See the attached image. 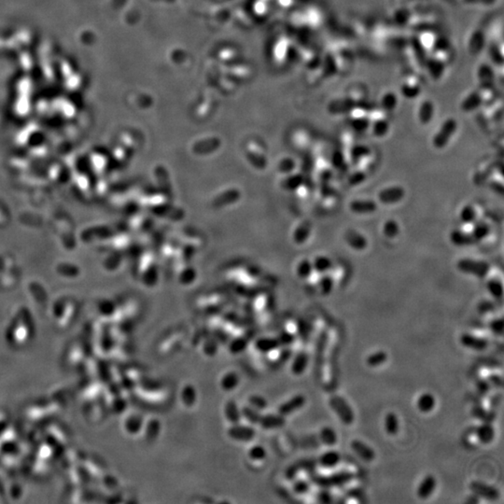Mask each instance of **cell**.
I'll return each mask as SVG.
<instances>
[{
	"mask_svg": "<svg viewBox=\"0 0 504 504\" xmlns=\"http://www.w3.org/2000/svg\"><path fill=\"white\" fill-rule=\"evenodd\" d=\"M356 474L351 471L342 470L330 475H315L313 482L319 489H337L343 488L354 480Z\"/></svg>",
	"mask_w": 504,
	"mask_h": 504,
	"instance_id": "cell-1",
	"label": "cell"
},
{
	"mask_svg": "<svg viewBox=\"0 0 504 504\" xmlns=\"http://www.w3.org/2000/svg\"><path fill=\"white\" fill-rule=\"evenodd\" d=\"M457 268L463 274L478 278H486L491 271V265L487 260L472 258H462L457 260Z\"/></svg>",
	"mask_w": 504,
	"mask_h": 504,
	"instance_id": "cell-2",
	"label": "cell"
},
{
	"mask_svg": "<svg viewBox=\"0 0 504 504\" xmlns=\"http://www.w3.org/2000/svg\"><path fill=\"white\" fill-rule=\"evenodd\" d=\"M329 405L344 425H351L354 422V412L345 398L333 395L329 400Z\"/></svg>",
	"mask_w": 504,
	"mask_h": 504,
	"instance_id": "cell-3",
	"label": "cell"
},
{
	"mask_svg": "<svg viewBox=\"0 0 504 504\" xmlns=\"http://www.w3.org/2000/svg\"><path fill=\"white\" fill-rule=\"evenodd\" d=\"M457 130V121L454 118L446 119L433 137V145L437 150L444 149Z\"/></svg>",
	"mask_w": 504,
	"mask_h": 504,
	"instance_id": "cell-4",
	"label": "cell"
},
{
	"mask_svg": "<svg viewBox=\"0 0 504 504\" xmlns=\"http://www.w3.org/2000/svg\"><path fill=\"white\" fill-rule=\"evenodd\" d=\"M227 434L229 438L233 441L237 442H251L253 441L256 435V431L254 426L250 425L246 422L243 424L241 421L237 424L230 425Z\"/></svg>",
	"mask_w": 504,
	"mask_h": 504,
	"instance_id": "cell-5",
	"label": "cell"
},
{
	"mask_svg": "<svg viewBox=\"0 0 504 504\" xmlns=\"http://www.w3.org/2000/svg\"><path fill=\"white\" fill-rule=\"evenodd\" d=\"M405 189L402 186L393 185L381 189L378 194L379 203L383 205H395L402 202L405 197Z\"/></svg>",
	"mask_w": 504,
	"mask_h": 504,
	"instance_id": "cell-6",
	"label": "cell"
},
{
	"mask_svg": "<svg viewBox=\"0 0 504 504\" xmlns=\"http://www.w3.org/2000/svg\"><path fill=\"white\" fill-rule=\"evenodd\" d=\"M470 489L472 490L473 494L476 495L479 499L489 502H496L501 497L499 489L491 485L479 481H473L470 484Z\"/></svg>",
	"mask_w": 504,
	"mask_h": 504,
	"instance_id": "cell-7",
	"label": "cell"
},
{
	"mask_svg": "<svg viewBox=\"0 0 504 504\" xmlns=\"http://www.w3.org/2000/svg\"><path fill=\"white\" fill-rule=\"evenodd\" d=\"M459 342L461 346L471 349L476 352H482L488 349L489 346V342L486 337H481L474 335L470 332H465L460 335Z\"/></svg>",
	"mask_w": 504,
	"mask_h": 504,
	"instance_id": "cell-8",
	"label": "cell"
},
{
	"mask_svg": "<svg viewBox=\"0 0 504 504\" xmlns=\"http://www.w3.org/2000/svg\"><path fill=\"white\" fill-rule=\"evenodd\" d=\"M307 402V399L303 394H297L284 402L277 409V413L283 417L291 416L293 413L302 409Z\"/></svg>",
	"mask_w": 504,
	"mask_h": 504,
	"instance_id": "cell-9",
	"label": "cell"
},
{
	"mask_svg": "<svg viewBox=\"0 0 504 504\" xmlns=\"http://www.w3.org/2000/svg\"><path fill=\"white\" fill-rule=\"evenodd\" d=\"M344 238L348 247L356 252H363L368 248V239L358 231L348 230Z\"/></svg>",
	"mask_w": 504,
	"mask_h": 504,
	"instance_id": "cell-10",
	"label": "cell"
},
{
	"mask_svg": "<svg viewBox=\"0 0 504 504\" xmlns=\"http://www.w3.org/2000/svg\"><path fill=\"white\" fill-rule=\"evenodd\" d=\"M349 209L358 215H368L378 210V204L372 199H355L349 203Z\"/></svg>",
	"mask_w": 504,
	"mask_h": 504,
	"instance_id": "cell-11",
	"label": "cell"
},
{
	"mask_svg": "<svg viewBox=\"0 0 504 504\" xmlns=\"http://www.w3.org/2000/svg\"><path fill=\"white\" fill-rule=\"evenodd\" d=\"M241 378L237 371L230 370L222 374L219 385L224 392H233L237 390L240 385Z\"/></svg>",
	"mask_w": 504,
	"mask_h": 504,
	"instance_id": "cell-12",
	"label": "cell"
},
{
	"mask_svg": "<svg viewBox=\"0 0 504 504\" xmlns=\"http://www.w3.org/2000/svg\"><path fill=\"white\" fill-rule=\"evenodd\" d=\"M309 361H310V357L307 351L301 350L299 352H297L292 358L291 366H290L292 375L296 376V377H300V376L304 375L308 369Z\"/></svg>",
	"mask_w": 504,
	"mask_h": 504,
	"instance_id": "cell-13",
	"label": "cell"
},
{
	"mask_svg": "<svg viewBox=\"0 0 504 504\" xmlns=\"http://www.w3.org/2000/svg\"><path fill=\"white\" fill-rule=\"evenodd\" d=\"M437 487V481L433 474H428L421 480L417 489V495L420 500H428L433 494Z\"/></svg>",
	"mask_w": 504,
	"mask_h": 504,
	"instance_id": "cell-14",
	"label": "cell"
},
{
	"mask_svg": "<svg viewBox=\"0 0 504 504\" xmlns=\"http://www.w3.org/2000/svg\"><path fill=\"white\" fill-rule=\"evenodd\" d=\"M280 347V344L277 340V337H270V336H263L257 339L254 343V348L255 350L260 354L268 355Z\"/></svg>",
	"mask_w": 504,
	"mask_h": 504,
	"instance_id": "cell-15",
	"label": "cell"
},
{
	"mask_svg": "<svg viewBox=\"0 0 504 504\" xmlns=\"http://www.w3.org/2000/svg\"><path fill=\"white\" fill-rule=\"evenodd\" d=\"M449 240H450L451 244L458 247V248L470 247V246L476 244L471 233L465 232L463 230H458V229H455L450 232Z\"/></svg>",
	"mask_w": 504,
	"mask_h": 504,
	"instance_id": "cell-16",
	"label": "cell"
},
{
	"mask_svg": "<svg viewBox=\"0 0 504 504\" xmlns=\"http://www.w3.org/2000/svg\"><path fill=\"white\" fill-rule=\"evenodd\" d=\"M341 460H342V457L338 451L330 449V450L323 452L322 454L319 456L318 459H317V464L319 465L323 469L331 470V469L336 468L341 463Z\"/></svg>",
	"mask_w": 504,
	"mask_h": 504,
	"instance_id": "cell-17",
	"label": "cell"
},
{
	"mask_svg": "<svg viewBox=\"0 0 504 504\" xmlns=\"http://www.w3.org/2000/svg\"><path fill=\"white\" fill-rule=\"evenodd\" d=\"M484 100L479 90H473L468 93L460 104V108L464 112H473L483 106Z\"/></svg>",
	"mask_w": 504,
	"mask_h": 504,
	"instance_id": "cell-18",
	"label": "cell"
},
{
	"mask_svg": "<svg viewBox=\"0 0 504 504\" xmlns=\"http://www.w3.org/2000/svg\"><path fill=\"white\" fill-rule=\"evenodd\" d=\"M286 424V418L280 414H267L265 416L261 415L259 426L265 431H273L281 429Z\"/></svg>",
	"mask_w": 504,
	"mask_h": 504,
	"instance_id": "cell-19",
	"label": "cell"
},
{
	"mask_svg": "<svg viewBox=\"0 0 504 504\" xmlns=\"http://www.w3.org/2000/svg\"><path fill=\"white\" fill-rule=\"evenodd\" d=\"M477 440L483 444H489L494 441L496 432L495 429L490 422H482L480 425L477 426L474 431Z\"/></svg>",
	"mask_w": 504,
	"mask_h": 504,
	"instance_id": "cell-20",
	"label": "cell"
},
{
	"mask_svg": "<svg viewBox=\"0 0 504 504\" xmlns=\"http://www.w3.org/2000/svg\"><path fill=\"white\" fill-rule=\"evenodd\" d=\"M350 447L355 454L366 462H371L376 458L375 450L361 440H353L350 443Z\"/></svg>",
	"mask_w": 504,
	"mask_h": 504,
	"instance_id": "cell-21",
	"label": "cell"
},
{
	"mask_svg": "<svg viewBox=\"0 0 504 504\" xmlns=\"http://www.w3.org/2000/svg\"><path fill=\"white\" fill-rule=\"evenodd\" d=\"M180 401L186 408H192L198 401L196 387L192 384H185L180 390Z\"/></svg>",
	"mask_w": 504,
	"mask_h": 504,
	"instance_id": "cell-22",
	"label": "cell"
},
{
	"mask_svg": "<svg viewBox=\"0 0 504 504\" xmlns=\"http://www.w3.org/2000/svg\"><path fill=\"white\" fill-rule=\"evenodd\" d=\"M402 93L407 98H415L420 90L419 79L416 75H408L402 81Z\"/></svg>",
	"mask_w": 504,
	"mask_h": 504,
	"instance_id": "cell-23",
	"label": "cell"
},
{
	"mask_svg": "<svg viewBox=\"0 0 504 504\" xmlns=\"http://www.w3.org/2000/svg\"><path fill=\"white\" fill-rule=\"evenodd\" d=\"M434 112H435V109H434V103L429 99H426L419 104L418 111V121L420 122L421 125H424V126L429 125L434 119Z\"/></svg>",
	"mask_w": 504,
	"mask_h": 504,
	"instance_id": "cell-24",
	"label": "cell"
},
{
	"mask_svg": "<svg viewBox=\"0 0 504 504\" xmlns=\"http://www.w3.org/2000/svg\"><path fill=\"white\" fill-rule=\"evenodd\" d=\"M223 414L224 418L230 423V425H234L242 421L241 408H239L237 402L233 401L226 402L223 408Z\"/></svg>",
	"mask_w": 504,
	"mask_h": 504,
	"instance_id": "cell-25",
	"label": "cell"
},
{
	"mask_svg": "<svg viewBox=\"0 0 504 504\" xmlns=\"http://www.w3.org/2000/svg\"><path fill=\"white\" fill-rule=\"evenodd\" d=\"M473 227L472 229V236L476 243L481 242L485 239H487L490 236L491 233V226L489 225L487 221H476L473 223Z\"/></svg>",
	"mask_w": 504,
	"mask_h": 504,
	"instance_id": "cell-26",
	"label": "cell"
},
{
	"mask_svg": "<svg viewBox=\"0 0 504 504\" xmlns=\"http://www.w3.org/2000/svg\"><path fill=\"white\" fill-rule=\"evenodd\" d=\"M436 406V399L434 394L430 392L422 393L418 398L417 408L423 414H429L434 411Z\"/></svg>",
	"mask_w": 504,
	"mask_h": 504,
	"instance_id": "cell-27",
	"label": "cell"
},
{
	"mask_svg": "<svg viewBox=\"0 0 504 504\" xmlns=\"http://www.w3.org/2000/svg\"><path fill=\"white\" fill-rule=\"evenodd\" d=\"M471 414L473 418L480 420L481 422H490L492 423L496 419V413L492 409H486L481 404L474 405Z\"/></svg>",
	"mask_w": 504,
	"mask_h": 504,
	"instance_id": "cell-28",
	"label": "cell"
},
{
	"mask_svg": "<svg viewBox=\"0 0 504 504\" xmlns=\"http://www.w3.org/2000/svg\"><path fill=\"white\" fill-rule=\"evenodd\" d=\"M247 456L252 462H261L267 457V449L260 443H254L248 449Z\"/></svg>",
	"mask_w": 504,
	"mask_h": 504,
	"instance_id": "cell-29",
	"label": "cell"
},
{
	"mask_svg": "<svg viewBox=\"0 0 504 504\" xmlns=\"http://www.w3.org/2000/svg\"><path fill=\"white\" fill-rule=\"evenodd\" d=\"M261 415H262V413L252 408V406H250L249 404L245 405L241 408L242 421H245L246 423H248L250 425H259Z\"/></svg>",
	"mask_w": 504,
	"mask_h": 504,
	"instance_id": "cell-30",
	"label": "cell"
},
{
	"mask_svg": "<svg viewBox=\"0 0 504 504\" xmlns=\"http://www.w3.org/2000/svg\"><path fill=\"white\" fill-rule=\"evenodd\" d=\"M477 78L483 85H493L495 72L488 63H483L477 69Z\"/></svg>",
	"mask_w": 504,
	"mask_h": 504,
	"instance_id": "cell-31",
	"label": "cell"
},
{
	"mask_svg": "<svg viewBox=\"0 0 504 504\" xmlns=\"http://www.w3.org/2000/svg\"><path fill=\"white\" fill-rule=\"evenodd\" d=\"M487 290L493 299L501 300L504 297V284L498 277H490L486 284Z\"/></svg>",
	"mask_w": 504,
	"mask_h": 504,
	"instance_id": "cell-32",
	"label": "cell"
},
{
	"mask_svg": "<svg viewBox=\"0 0 504 504\" xmlns=\"http://www.w3.org/2000/svg\"><path fill=\"white\" fill-rule=\"evenodd\" d=\"M372 154V150L370 147L364 144H356L352 146L349 150V156L352 161L356 163L361 162L363 159L369 157Z\"/></svg>",
	"mask_w": 504,
	"mask_h": 504,
	"instance_id": "cell-33",
	"label": "cell"
},
{
	"mask_svg": "<svg viewBox=\"0 0 504 504\" xmlns=\"http://www.w3.org/2000/svg\"><path fill=\"white\" fill-rule=\"evenodd\" d=\"M389 123L386 119L379 118L375 120L374 122L371 121L370 129L372 133L379 138L386 136L389 131Z\"/></svg>",
	"mask_w": 504,
	"mask_h": 504,
	"instance_id": "cell-34",
	"label": "cell"
},
{
	"mask_svg": "<svg viewBox=\"0 0 504 504\" xmlns=\"http://www.w3.org/2000/svg\"><path fill=\"white\" fill-rule=\"evenodd\" d=\"M249 347V340L244 336H237L230 340L228 350L231 354L240 355L244 353Z\"/></svg>",
	"mask_w": 504,
	"mask_h": 504,
	"instance_id": "cell-35",
	"label": "cell"
},
{
	"mask_svg": "<svg viewBox=\"0 0 504 504\" xmlns=\"http://www.w3.org/2000/svg\"><path fill=\"white\" fill-rule=\"evenodd\" d=\"M319 439L324 445L327 446H334L338 441V436L334 429L331 427L326 426L323 427L319 432Z\"/></svg>",
	"mask_w": 504,
	"mask_h": 504,
	"instance_id": "cell-36",
	"label": "cell"
},
{
	"mask_svg": "<svg viewBox=\"0 0 504 504\" xmlns=\"http://www.w3.org/2000/svg\"><path fill=\"white\" fill-rule=\"evenodd\" d=\"M144 418L141 415H133L126 420V431L130 434H137L144 429Z\"/></svg>",
	"mask_w": 504,
	"mask_h": 504,
	"instance_id": "cell-37",
	"label": "cell"
},
{
	"mask_svg": "<svg viewBox=\"0 0 504 504\" xmlns=\"http://www.w3.org/2000/svg\"><path fill=\"white\" fill-rule=\"evenodd\" d=\"M384 428L387 435L394 436L399 433L400 422L397 415L392 412L387 413L384 419Z\"/></svg>",
	"mask_w": 504,
	"mask_h": 504,
	"instance_id": "cell-38",
	"label": "cell"
},
{
	"mask_svg": "<svg viewBox=\"0 0 504 504\" xmlns=\"http://www.w3.org/2000/svg\"><path fill=\"white\" fill-rule=\"evenodd\" d=\"M367 114V113H366ZM361 115L357 117H351L349 121V125L355 132L363 133L370 129L371 119L367 115Z\"/></svg>",
	"mask_w": 504,
	"mask_h": 504,
	"instance_id": "cell-39",
	"label": "cell"
},
{
	"mask_svg": "<svg viewBox=\"0 0 504 504\" xmlns=\"http://www.w3.org/2000/svg\"><path fill=\"white\" fill-rule=\"evenodd\" d=\"M144 429H145L147 439L149 441H154L155 440H157L161 434V430H162L161 422L158 419L153 418V419L150 420L147 424L145 423Z\"/></svg>",
	"mask_w": 504,
	"mask_h": 504,
	"instance_id": "cell-40",
	"label": "cell"
},
{
	"mask_svg": "<svg viewBox=\"0 0 504 504\" xmlns=\"http://www.w3.org/2000/svg\"><path fill=\"white\" fill-rule=\"evenodd\" d=\"M478 213L473 205H466L459 212L460 221L464 224H473L477 220Z\"/></svg>",
	"mask_w": 504,
	"mask_h": 504,
	"instance_id": "cell-41",
	"label": "cell"
},
{
	"mask_svg": "<svg viewBox=\"0 0 504 504\" xmlns=\"http://www.w3.org/2000/svg\"><path fill=\"white\" fill-rule=\"evenodd\" d=\"M387 354L385 351L383 350H378L376 351L374 353L369 355L367 358H366V361L365 363L367 364V366H369L371 368H377L379 367L383 364H385L387 361Z\"/></svg>",
	"mask_w": 504,
	"mask_h": 504,
	"instance_id": "cell-42",
	"label": "cell"
},
{
	"mask_svg": "<svg viewBox=\"0 0 504 504\" xmlns=\"http://www.w3.org/2000/svg\"><path fill=\"white\" fill-rule=\"evenodd\" d=\"M398 105V98L393 92H386L384 93L381 101H380V108L384 111H393Z\"/></svg>",
	"mask_w": 504,
	"mask_h": 504,
	"instance_id": "cell-43",
	"label": "cell"
},
{
	"mask_svg": "<svg viewBox=\"0 0 504 504\" xmlns=\"http://www.w3.org/2000/svg\"><path fill=\"white\" fill-rule=\"evenodd\" d=\"M401 232L400 225L395 220H387L384 222L382 227L383 235L388 239H394L399 236Z\"/></svg>",
	"mask_w": 504,
	"mask_h": 504,
	"instance_id": "cell-44",
	"label": "cell"
},
{
	"mask_svg": "<svg viewBox=\"0 0 504 504\" xmlns=\"http://www.w3.org/2000/svg\"><path fill=\"white\" fill-rule=\"evenodd\" d=\"M332 267V261L328 256H318L315 258L313 268L319 274L328 273Z\"/></svg>",
	"mask_w": 504,
	"mask_h": 504,
	"instance_id": "cell-45",
	"label": "cell"
},
{
	"mask_svg": "<svg viewBox=\"0 0 504 504\" xmlns=\"http://www.w3.org/2000/svg\"><path fill=\"white\" fill-rule=\"evenodd\" d=\"M334 285H335L334 278L330 275H328L327 273L323 274V276L319 278V281H318V287H319L320 292L325 296L331 294L334 289Z\"/></svg>",
	"mask_w": 504,
	"mask_h": 504,
	"instance_id": "cell-46",
	"label": "cell"
},
{
	"mask_svg": "<svg viewBox=\"0 0 504 504\" xmlns=\"http://www.w3.org/2000/svg\"><path fill=\"white\" fill-rule=\"evenodd\" d=\"M437 36L432 32H425L421 34L419 38V43L423 51H432L435 48Z\"/></svg>",
	"mask_w": 504,
	"mask_h": 504,
	"instance_id": "cell-47",
	"label": "cell"
},
{
	"mask_svg": "<svg viewBox=\"0 0 504 504\" xmlns=\"http://www.w3.org/2000/svg\"><path fill=\"white\" fill-rule=\"evenodd\" d=\"M485 44V34L484 32L475 30L472 34V37L469 42V48L472 50L473 53H476L480 51V48L484 47Z\"/></svg>",
	"mask_w": 504,
	"mask_h": 504,
	"instance_id": "cell-48",
	"label": "cell"
},
{
	"mask_svg": "<svg viewBox=\"0 0 504 504\" xmlns=\"http://www.w3.org/2000/svg\"><path fill=\"white\" fill-rule=\"evenodd\" d=\"M367 180V174L364 170H356L347 178V184L351 187L362 185Z\"/></svg>",
	"mask_w": 504,
	"mask_h": 504,
	"instance_id": "cell-49",
	"label": "cell"
},
{
	"mask_svg": "<svg viewBox=\"0 0 504 504\" xmlns=\"http://www.w3.org/2000/svg\"><path fill=\"white\" fill-rule=\"evenodd\" d=\"M248 404L250 406H252V408L259 411L260 413H262V411L266 409L268 406V402L266 401V399L263 398L260 395H252L249 398Z\"/></svg>",
	"mask_w": 504,
	"mask_h": 504,
	"instance_id": "cell-50",
	"label": "cell"
},
{
	"mask_svg": "<svg viewBox=\"0 0 504 504\" xmlns=\"http://www.w3.org/2000/svg\"><path fill=\"white\" fill-rule=\"evenodd\" d=\"M310 489H311V484L305 479H297V480L294 481L292 484V491L298 496L307 495L310 491Z\"/></svg>",
	"mask_w": 504,
	"mask_h": 504,
	"instance_id": "cell-51",
	"label": "cell"
},
{
	"mask_svg": "<svg viewBox=\"0 0 504 504\" xmlns=\"http://www.w3.org/2000/svg\"><path fill=\"white\" fill-rule=\"evenodd\" d=\"M331 166L333 169L341 170L346 166V156L342 150H334L331 154Z\"/></svg>",
	"mask_w": 504,
	"mask_h": 504,
	"instance_id": "cell-52",
	"label": "cell"
},
{
	"mask_svg": "<svg viewBox=\"0 0 504 504\" xmlns=\"http://www.w3.org/2000/svg\"><path fill=\"white\" fill-rule=\"evenodd\" d=\"M315 500L319 504H329L335 503V497L328 489H320L315 494Z\"/></svg>",
	"mask_w": 504,
	"mask_h": 504,
	"instance_id": "cell-53",
	"label": "cell"
},
{
	"mask_svg": "<svg viewBox=\"0 0 504 504\" xmlns=\"http://www.w3.org/2000/svg\"><path fill=\"white\" fill-rule=\"evenodd\" d=\"M489 328L490 331L495 336H503L504 335V320L503 317H496L490 320L489 324Z\"/></svg>",
	"mask_w": 504,
	"mask_h": 504,
	"instance_id": "cell-54",
	"label": "cell"
},
{
	"mask_svg": "<svg viewBox=\"0 0 504 504\" xmlns=\"http://www.w3.org/2000/svg\"><path fill=\"white\" fill-rule=\"evenodd\" d=\"M295 339H296L295 334L289 331H282L277 336V340H278L281 347H288L292 346V344L295 342Z\"/></svg>",
	"mask_w": 504,
	"mask_h": 504,
	"instance_id": "cell-55",
	"label": "cell"
},
{
	"mask_svg": "<svg viewBox=\"0 0 504 504\" xmlns=\"http://www.w3.org/2000/svg\"><path fill=\"white\" fill-rule=\"evenodd\" d=\"M218 350H219V344L216 339H208L205 341V344L203 346V351H204L205 356L214 357L218 353Z\"/></svg>",
	"mask_w": 504,
	"mask_h": 504,
	"instance_id": "cell-56",
	"label": "cell"
},
{
	"mask_svg": "<svg viewBox=\"0 0 504 504\" xmlns=\"http://www.w3.org/2000/svg\"><path fill=\"white\" fill-rule=\"evenodd\" d=\"M495 304L489 300H485V301H482L480 304L477 306V311L482 314V315H485V314H489L491 313L495 310Z\"/></svg>",
	"mask_w": 504,
	"mask_h": 504,
	"instance_id": "cell-57",
	"label": "cell"
},
{
	"mask_svg": "<svg viewBox=\"0 0 504 504\" xmlns=\"http://www.w3.org/2000/svg\"><path fill=\"white\" fill-rule=\"evenodd\" d=\"M476 388L478 393L481 394L482 396H486L487 394H489L492 387L490 386L489 381L487 380V378L486 379L480 378L476 381Z\"/></svg>",
	"mask_w": 504,
	"mask_h": 504,
	"instance_id": "cell-58",
	"label": "cell"
},
{
	"mask_svg": "<svg viewBox=\"0 0 504 504\" xmlns=\"http://www.w3.org/2000/svg\"><path fill=\"white\" fill-rule=\"evenodd\" d=\"M313 270H314L313 264L308 260H305L300 264L299 275L302 277H308L312 275Z\"/></svg>",
	"mask_w": 504,
	"mask_h": 504,
	"instance_id": "cell-59",
	"label": "cell"
},
{
	"mask_svg": "<svg viewBox=\"0 0 504 504\" xmlns=\"http://www.w3.org/2000/svg\"><path fill=\"white\" fill-rule=\"evenodd\" d=\"M487 380L489 381L491 387L503 388V386H504V380H503V378L500 375L490 374L489 377L487 378Z\"/></svg>",
	"mask_w": 504,
	"mask_h": 504,
	"instance_id": "cell-60",
	"label": "cell"
},
{
	"mask_svg": "<svg viewBox=\"0 0 504 504\" xmlns=\"http://www.w3.org/2000/svg\"><path fill=\"white\" fill-rule=\"evenodd\" d=\"M309 232H310L309 227H303V228L299 229V231L297 232V240L300 242L305 241L309 236Z\"/></svg>",
	"mask_w": 504,
	"mask_h": 504,
	"instance_id": "cell-61",
	"label": "cell"
},
{
	"mask_svg": "<svg viewBox=\"0 0 504 504\" xmlns=\"http://www.w3.org/2000/svg\"><path fill=\"white\" fill-rule=\"evenodd\" d=\"M333 178V171L331 169H324L322 172L320 173V179L322 180V182L325 183H328V182L331 181V179Z\"/></svg>",
	"mask_w": 504,
	"mask_h": 504,
	"instance_id": "cell-62",
	"label": "cell"
},
{
	"mask_svg": "<svg viewBox=\"0 0 504 504\" xmlns=\"http://www.w3.org/2000/svg\"><path fill=\"white\" fill-rule=\"evenodd\" d=\"M347 496L351 497L353 499H359V498H363V489H359V488H355V489H350V490H348V492H347Z\"/></svg>",
	"mask_w": 504,
	"mask_h": 504,
	"instance_id": "cell-63",
	"label": "cell"
},
{
	"mask_svg": "<svg viewBox=\"0 0 504 504\" xmlns=\"http://www.w3.org/2000/svg\"><path fill=\"white\" fill-rule=\"evenodd\" d=\"M323 193L325 196H333L335 193V189L329 187V186H326L323 189Z\"/></svg>",
	"mask_w": 504,
	"mask_h": 504,
	"instance_id": "cell-64",
	"label": "cell"
}]
</instances>
